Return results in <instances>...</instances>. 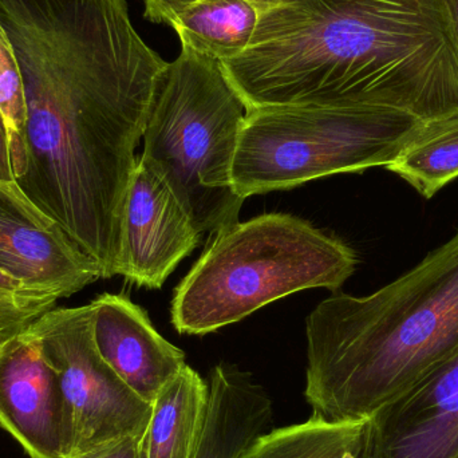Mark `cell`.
Wrapping results in <instances>:
<instances>
[{
    "label": "cell",
    "instance_id": "1",
    "mask_svg": "<svg viewBox=\"0 0 458 458\" xmlns=\"http://www.w3.org/2000/svg\"><path fill=\"white\" fill-rule=\"evenodd\" d=\"M247 110L381 107L458 115V51L446 0H296L259 16L222 62Z\"/></svg>",
    "mask_w": 458,
    "mask_h": 458
},
{
    "label": "cell",
    "instance_id": "2",
    "mask_svg": "<svg viewBox=\"0 0 458 458\" xmlns=\"http://www.w3.org/2000/svg\"><path fill=\"white\" fill-rule=\"evenodd\" d=\"M158 53L58 51L19 69L26 165L15 182L101 271L118 275L123 204L161 75Z\"/></svg>",
    "mask_w": 458,
    "mask_h": 458
},
{
    "label": "cell",
    "instance_id": "3",
    "mask_svg": "<svg viewBox=\"0 0 458 458\" xmlns=\"http://www.w3.org/2000/svg\"><path fill=\"white\" fill-rule=\"evenodd\" d=\"M306 336L312 414L368 419L458 350V229L381 290L320 301Z\"/></svg>",
    "mask_w": 458,
    "mask_h": 458
},
{
    "label": "cell",
    "instance_id": "4",
    "mask_svg": "<svg viewBox=\"0 0 458 458\" xmlns=\"http://www.w3.org/2000/svg\"><path fill=\"white\" fill-rule=\"evenodd\" d=\"M357 264L352 248L293 215L239 222L215 233L174 290L172 325L206 335L299 291L338 293Z\"/></svg>",
    "mask_w": 458,
    "mask_h": 458
},
{
    "label": "cell",
    "instance_id": "5",
    "mask_svg": "<svg viewBox=\"0 0 458 458\" xmlns=\"http://www.w3.org/2000/svg\"><path fill=\"white\" fill-rule=\"evenodd\" d=\"M247 106L220 61L182 50L166 64L145 126L147 161L201 233L239 223L232 165Z\"/></svg>",
    "mask_w": 458,
    "mask_h": 458
},
{
    "label": "cell",
    "instance_id": "6",
    "mask_svg": "<svg viewBox=\"0 0 458 458\" xmlns=\"http://www.w3.org/2000/svg\"><path fill=\"white\" fill-rule=\"evenodd\" d=\"M428 123L381 107L250 109L232 165V184L245 200L334 174L386 168Z\"/></svg>",
    "mask_w": 458,
    "mask_h": 458
},
{
    "label": "cell",
    "instance_id": "7",
    "mask_svg": "<svg viewBox=\"0 0 458 458\" xmlns=\"http://www.w3.org/2000/svg\"><path fill=\"white\" fill-rule=\"evenodd\" d=\"M29 328L58 374L72 421L70 458L129 436H144L152 403L129 389L99 355L93 304L50 310Z\"/></svg>",
    "mask_w": 458,
    "mask_h": 458
},
{
    "label": "cell",
    "instance_id": "8",
    "mask_svg": "<svg viewBox=\"0 0 458 458\" xmlns=\"http://www.w3.org/2000/svg\"><path fill=\"white\" fill-rule=\"evenodd\" d=\"M0 428L30 458L72 457V421L58 374L29 327L0 341Z\"/></svg>",
    "mask_w": 458,
    "mask_h": 458
},
{
    "label": "cell",
    "instance_id": "9",
    "mask_svg": "<svg viewBox=\"0 0 458 458\" xmlns=\"http://www.w3.org/2000/svg\"><path fill=\"white\" fill-rule=\"evenodd\" d=\"M0 272L27 290L58 299L101 277L98 266L15 182H0Z\"/></svg>",
    "mask_w": 458,
    "mask_h": 458
},
{
    "label": "cell",
    "instance_id": "10",
    "mask_svg": "<svg viewBox=\"0 0 458 458\" xmlns=\"http://www.w3.org/2000/svg\"><path fill=\"white\" fill-rule=\"evenodd\" d=\"M201 234L160 174L140 157L123 204L118 275L139 287L160 288Z\"/></svg>",
    "mask_w": 458,
    "mask_h": 458
},
{
    "label": "cell",
    "instance_id": "11",
    "mask_svg": "<svg viewBox=\"0 0 458 458\" xmlns=\"http://www.w3.org/2000/svg\"><path fill=\"white\" fill-rule=\"evenodd\" d=\"M362 458H458V350L366 419Z\"/></svg>",
    "mask_w": 458,
    "mask_h": 458
},
{
    "label": "cell",
    "instance_id": "12",
    "mask_svg": "<svg viewBox=\"0 0 458 458\" xmlns=\"http://www.w3.org/2000/svg\"><path fill=\"white\" fill-rule=\"evenodd\" d=\"M91 304L99 355L129 389L153 403L188 365L184 352L161 336L147 312L126 296L104 293Z\"/></svg>",
    "mask_w": 458,
    "mask_h": 458
},
{
    "label": "cell",
    "instance_id": "13",
    "mask_svg": "<svg viewBox=\"0 0 458 458\" xmlns=\"http://www.w3.org/2000/svg\"><path fill=\"white\" fill-rule=\"evenodd\" d=\"M207 382L208 408L193 458H237L271 427V398L234 366H216Z\"/></svg>",
    "mask_w": 458,
    "mask_h": 458
},
{
    "label": "cell",
    "instance_id": "14",
    "mask_svg": "<svg viewBox=\"0 0 458 458\" xmlns=\"http://www.w3.org/2000/svg\"><path fill=\"white\" fill-rule=\"evenodd\" d=\"M208 408V382L185 366L152 403L145 458H193Z\"/></svg>",
    "mask_w": 458,
    "mask_h": 458
},
{
    "label": "cell",
    "instance_id": "15",
    "mask_svg": "<svg viewBox=\"0 0 458 458\" xmlns=\"http://www.w3.org/2000/svg\"><path fill=\"white\" fill-rule=\"evenodd\" d=\"M260 13L247 0H201L172 24L182 50L225 62L244 53Z\"/></svg>",
    "mask_w": 458,
    "mask_h": 458
},
{
    "label": "cell",
    "instance_id": "16",
    "mask_svg": "<svg viewBox=\"0 0 458 458\" xmlns=\"http://www.w3.org/2000/svg\"><path fill=\"white\" fill-rule=\"evenodd\" d=\"M365 421H328L312 414L306 422L266 430L237 458H362Z\"/></svg>",
    "mask_w": 458,
    "mask_h": 458
},
{
    "label": "cell",
    "instance_id": "17",
    "mask_svg": "<svg viewBox=\"0 0 458 458\" xmlns=\"http://www.w3.org/2000/svg\"><path fill=\"white\" fill-rule=\"evenodd\" d=\"M386 169L432 199L458 179V115L428 123Z\"/></svg>",
    "mask_w": 458,
    "mask_h": 458
},
{
    "label": "cell",
    "instance_id": "18",
    "mask_svg": "<svg viewBox=\"0 0 458 458\" xmlns=\"http://www.w3.org/2000/svg\"><path fill=\"white\" fill-rule=\"evenodd\" d=\"M0 112L10 131L11 161L13 179L21 176L26 165V104L18 64L13 46L0 24Z\"/></svg>",
    "mask_w": 458,
    "mask_h": 458
},
{
    "label": "cell",
    "instance_id": "19",
    "mask_svg": "<svg viewBox=\"0 0 458 458\" xmlns=\"http://www.w3.org/2000/svg\"><path fill=\"white\" fill-rule=\"evenodd\" d=\"M56 296L38 293L0 272V331L3 339L21 333L50 310Z\"/></svg>",
    "mask_w": 458,
    "mask_h": 458
},
{
    "label": "cell",
    "instance_id": "20",
    "mask_svg": "<svg viewBox=\"0 0 458 458\" xmlns=\"http://www.w3.org/2000/svg\"><path fill=\"white\" fill-rule=\"evenodd\" d=\"M75 458H145L144 436H129Z\"/></svg>",
    "mask_w": 458,
    "mask_h": 458
},
{
    "label": "cell",
    "instance_id": "21",
    "mask_svg": "<svg viewBox=\"0 0 458 458\" xmlns=\"http://www.w3.org/2000/svg\"><path fill=\"white\" fill-rule=\"evenodd\" d=\"M198 2L201 0H145V18L153 23L172 26L187 8Z\"/></svg>",
    "mask_w": 458,
    "mask_h": 458
},
{
    "label": "cell",
    "instance_id": "22",
    "mask_svg": "<svg viewBox=\"0 0 458 458\" xmlns=\"http://www.w3.org/2000/svg\"><path fill=\"white\" fill-rule=\"evenodd\" d=\"M0 182H15L11 161L10 131L0 112Z\"/></svg>",
    "mask_w": 458,
    "mask_h": 458
},
{
    "label": "cell",
    "instance_id": "23",
    "mask_svg": "<svg viewBox=\"0 0 458 458\" xmlns=\"http://www.w3.org/2000/svg\"><path fill=\"white\" fill-rule=\"evenodd\" d=\"M253 5L259 13H263L274 8L282 7V5L291 4L296 0H247Z\"/></svg>",
    "mask_w": 458,
    "mask_h": 458
},
{
    "label": "cell",
    "instance_id": "24",
    "mask_svg": "<svg viewBox=\"0 0 458 458\" xmlns=\"http://www.w3.org/2000/svg\"><path fill=\"white\" fill-rule=\"evenodd\" d=\"M446 3H448L449 13H451L452 29H454L458 51V0H446Z\"/></svg>",
    "mask_w": 458,
    "mask_h": 458
},
{
    "label": "cell",
    "instance_id": "25",
    "mask_svg": "<svg viewBox=\"0 0 458 458\" xmlns=\"http://www.w3.org/2000/svg\"><path fill=\"white\" fill-rule=\"evenodd\" d=\"M3 339V334H2V331H0V341H2Z\"/></svg>",
    "mask_w": 458,
    "mask_h": 458
}]
</instances>
